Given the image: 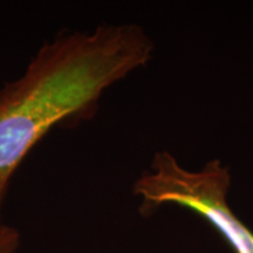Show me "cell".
Here are the masks:
<instances>
[{
	"label": "cell",
	"instance_id": "7a4b0ae2",
	"mask_svg": "<svg viewBox=\"0 0 253 253\" xmlns=\"http://www.w3.org/2000/svg\"><path fill=\"white\" fill-rule=\"evenodd\" d=\"M230 182L229 168L219 160L192 172L183 169L171 154L161 151L154 156L150 171L135 182L134 194L142 198V214L149 216L164 204L179 205L210 223L235 253H253V232L227 203Z\"/></svg>",
	"mask_w": 253,
	"mask_h": 253
},
{
	"label": "cell",
	"instance_id": "6da1fadb",
	"mask_svg": "<svg viewBox=\"0 0 253 253\" xmlns=\"http://www.w3.org/2000/svg\"><path fill=\"white\" fill-rule=\"evenodd\" d=\"M136 24L65 31L45 41L20 77L0 87V229L15 170L55 126L93 118L103 91L150 61Z\"/></svg>",
	"mask_w": 253,
	"mask_h": 253
},
{
	"label": "cell",
	"instance_id": "3957f363",
	"mask_svg": "<svg viewBox=\"0 0 253 253\" xmlns=\"http://www.w3.org/2000/svg\"><path fill=\"white\" fill-rule=\"evenodd\" d=\"M21 244L18 229L5 225L0 229V253H17Z\"/></svg>",
	"mask_w": 253,
	"mask_h": 253
}]
</instances>
